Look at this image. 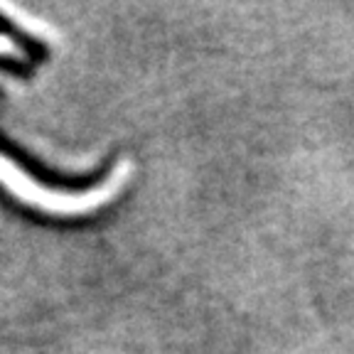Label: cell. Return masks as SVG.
<instances>
[{
	"mask_svg": "<svg viewBox=\"0 0 354 354\" xmlns=\"http://www.w3.org/2000/svg\"><path fill=\"white\" fill-rule=\"evenodd\" d=\"M131 170V162L123 160L113 167V172L106 177V183L99 185V187H91L86 192H62V189H50L44 187V185H37L35 180H30L28 172L17 170L6 155H0V185L17 202L55 216H82L106 207L128 185Z\"/></svg>",
	"mask_w": 354,
	"mask_h": 354,
	"instance_id": "obj_1",
	"label": "cell"
},
{
	"mask_svg": "<svg viewBox=\"0 0 354 354\" xmlns=\"http://www.w3.org/2000/svg\"><path fill=\"white\" fill-rule=\"evenodd\" d=\"M0 55H17V47L8 37H0Z\"/></svg>",
	"mask_w": 354,
	"mask_h": 354,
	"instance_id": "obj_2",
	"label": "cell"
}]
</instances>
